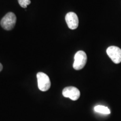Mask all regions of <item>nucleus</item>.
Returning a JSON list of instances; mask_svg holds the SVG:
<instances>
[{"label": "nucleus", "mask_w": 121, "mask_h": 121, "mask_svg": "<svg viewBox=\"0 0 121 121\" xmlns=\"http://www.w3.org/2000/svg\"><path fill=\"white\" fill-rule=\"evenodd\" d=\"M16 22V16L13 13H7L1 20V25L6 30H11Z\"/></svg>", "instance_id": "1"}, {"label": "nucleus", "mask_w": 121, "mask_h": 121, "mask_svg": "<svg viewBox=\"0 0 121 121\" xmlns=\"http://www.w3.org/2000/svg\"><path fill=\"white\" fill-rule=\"evenodd\" d=\"M87 60V56L85 52L82 51H78L74 57L73 69L76 70H80L82 69L86 63Z\"/></svg>", "instance_id": "2"}, {"label": "nucleus", "mask_w": 121, "mask_h": 121, "mask_svg": "<svg viewBox=\"0 0 121 121\" xmlns=\"http://www.w3.org/2000/svg\"><path fill=\"white\" fill-rule=\"evenodd\" d=\"M38 86L40 90L46 91L51 87V82L49 76L43 72H38L37 75Z\"/></svg>", "instance_id": "3"}, {"label": "nucleus", "mask_w": 121, "mask_h": 121, "mask_svg": "<svg viewBox=\"0 0 121 121\" xmlns=\"http://www.w3.org/2000/svg\"><path fill=\"white\" fill-rule=\"evenodd\" d=\"M107 53L112 60L116 64L121 62V49L116 46H110L107 48Z\"/></svg>", "instance_id": "4"}, {"label": "nucleus", "mask_w": 121, "mask_h": 121, "mask_svg": "<svg viewBox=\"0 0 121 121\" xmlns=\"http://www.w3.org/2000/svg\"><path fill=\"white\" fill-rule=\"evenodd\" d=\"M62 95L65 98H69L72 100H77L80 96V91L78 88L74 86H68L64 88Z\"/></svg>", "instance_id": "5"}, {"label": "nucleus", "mask_w": 121, "mask_h": 121, "mask_svg": "<svg viewBox=\"0 0 121 121\" xmlns=\"http://www.w3.org/2000/svg\"><path fill=\"white\" fill-rule=\"evenodd\" d=\"M65 20L68 27L70 29H76L78 26V15L73 12H69L66 14Z\"/></svg>", "instance_id": "6"}, {"label": "nucleus", "mask_w": 121, "mask_h": 121, "mask_svg": "<svg viewBox=\"0 0 121 121\" xmlns=\"http://www.w3.org/2000/svg\"><path fill=\"white\" fill-rule=\"evenodd\" d=\"M94 110L96 112L104 114H109L110 113V110L108 107L103 105H96L94 107Z\"/></svg>", "instance_id": "7"}, {"label": "nucleus", "mask_w": 121, "mask_h": 121, "mask_svg": "<svg viewBox=\"0 0 121 121\" xmlns=\"http://www.w3.org/2000/svg\"><path fill=\"white\" fill-rule=\"evenodd\" d=\"M18 2L22 8H26L29 4H30V0H18Z\"/></svg>", "instance_id": "8"}, {"label": "nucleus", "mask_w": 121, "mask_h": 121, "mask_svg": "<svg viewBox=\"0 0 121 121\" xmlns=\"http://www.w3.org/2000/svg\"><path fill=\"white\" fill-rule=\"evenodd\" d=\"M2 69H3V66H2V64H1V63H0V72H1V71L2 70Z\"/></svg>", "instance_id": "9"}]
</instances>
